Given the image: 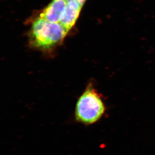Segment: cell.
<instances>
[{"instance_id": "obj_1", "label": "cell", "mask_w": 155, "mask_h": 155, "mask_svg": "<svg viewBox=\"0 0 155 155\" xmlns=\"http://www.w3.org/2000/svg\"><path fill=\"white\" fill-rule=\"evenodd\" d=\"M28 44L34 50L48 53L62 43L68 33L60 23H52L36 16L31 20Z\"/></svg>"}, {"instance_id": "obj_5", "label": "cell", "mask_w": 155, "mask_h": 155, "mask_svg": "<svg viewBox=\"0 0 155 155\" xmlns=\"http://www.w3.org/2000/svg\"><path fill=\"white\" fill-rule=\"evenodd\" d=\"M86 0H67V2L69 1L76 2L79 3V4H80L81 5H82L83 6L84 5L85 2H86Z\"/></svg>"}, {"instance_id": "obj_2", "label": "cell", "mask_w": 155, "mask_h": 155, "mask_svg": "<svg viewBox=\"0 0 155 155\" xmlns=\"http://www.w3.org/2000/svg\"><path fill=\"white\" fill-rule=\"evenodd\" d=\"M105 111L102 96L94 84L90 83L78 99L75 109V120L82 124L91 125L99 121Z\"/></svg>"}, {"instance_id": "obj_4", "label": "cell", "mask_w": 155, "mask_h": 155, "mask_svg": "<svg viewBox=\"0 0 155 155\" xmlns=\"http://www.w3.org/2000/svg\"><path fill=\"white\" fill-rule=\"evenodd\" d=\"M83 7V5L76 2H67L66 9L60 22L67 33L75 25Z\"/></svg>"}, {"instance_id": "obj_3", "label": "cell", "mask_w": 155, "mask_h": 155, "mask_svg": "<svg viewBox=\"0 0 155 155\" xmlns=\"http://www.w3.org/2000/svg\"><path fill=\"white\" fill-rule=\"evenodd\" d=\"M67 4V0H51L37 17L50 22L59 23L62 19Z\"/></svg>"}]
</instances>
